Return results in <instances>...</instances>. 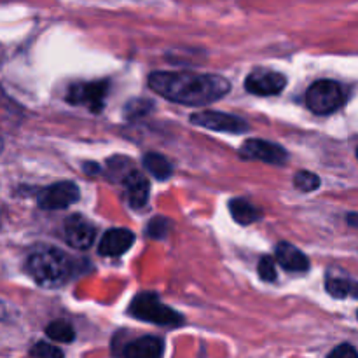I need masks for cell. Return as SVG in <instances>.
I'll return each instance as SVG.
<instances>
[{"instance_id":"cell-1","label":"cell","mask_w":358,"mask_h":358,"mask_svg":"<svg viewBox=\"0 0 358 358\" xmlns=\"http://www.w3.org/2000/svg\"><path fill=\"white\" fill-rule=\"evenodd\" d=\"M149 86L166 100L189 107L210 105L231 91L229 80L224 77L192 72H154Z\"/></svg>"},{"instance_id":"cell-2","label":"cell","mask_w":358,"mask_h":358,"mask_svg":"<svg viewBox=\"0 0 358 358\" xmlns=\"http://www.w3.org/2000/svg\"><path fill=\"white\" fill-rule=\"evenodd\" d=\"M27 269L38 285L45 289H55L69 280L72 261L58 248L44 247L28 257Z\"/></svg>"},{"instance_id":"cell-3","label":"cell","mask_w":358,"mask_h":358,"mask_svg":"<svg viewBox=\"0 0 358 358\" xmlns=\"http://www.w3.org/2000/svg\"><path fill=\"white\" fill-rule=\"evenodd\" d=\"M129 315L142 322L161 325V327H177L182 324V315L163 304L152 292L138 294L129 304Z\"/></svg>"},{"instance_id":"cell-4","label":"cell","mask_w":358,"mask_h":358,"mask_svg":"<svg viewBox=\"0 0 358 358\" xmlns=\"http://www.w3.org/2000/svg\"><path fill=\"white\" fill-rule=\"evenodd\" d=\"M345 103L343 87L336 80H317L306 91V107L318 115H327Z\"/></svg>"},{"instance_id":"cell-5","label":"cell","mask_w":358,"mask_h":358,"mask_svg":"<svg viewBox=\"0 0 358 358\" xmlns=\"http://www.w3.org/2000/svg\"><path fill=\"white\" fill-rule=\"evenodd\" d=\"M108 91V80H93V83L72 84L66 93V101L72 105H84L93 114L103 108L105 96Z\"/></svg>"},{"instance_id":"cell-6","label":"cell","mask_w":358,"mask_h":358,"mask_svg":"<svg viewBox=\"0 0 358 358\" xmlns=\"http://www.w3.org/2000/svg\"><path fill=\"white\" fill-rule=\"evenodd\" d=\"M192 124L199 126V128L212 129V131L220 133H247L250 129L247 121L233 114H226V112H198V114L191 115Z\"/></svg>"},{"instance_id":"cell-7","label":"cell","mask_w":358,"mask_h":358,"mask_svg":"<svg viewBox=\"0 0 358 358\" xmlns=\"http://www.w3.org/2000/svg\"><path fill=\"white\" fill-rule=\"evenodd\" d=\"M80 191L73 182H58V184H52L49 187H45L44 191H41L38 194L37 203L42 210H63L72 206L73 203L79 201Z\"/></svg>"},{"instance_id":"cell-8","label":"cell","mask_w":358,"mask_h":358,"mask_svg":"<svg viewBox=\"0 0 358 358\" xmlns=\"http://www.w3.org/2000/svg\"><path fill=\"white\" fill-rule=\"evenodd\" d=\"M240 157L243 159H254V161H264L269 164H283L289 159V154L278 143L268 142V140H247L243 145L240 147Z\"/></svg>"},{"instance_id":"cell-9","label":"cell","mask_w":358,"mask_h":358,"mask_svg":"<svg viewBox=\"0 0 358 358\" xmlns=\"http://www.w3.org/2000/svg\"><path fill=\"white\" fill-rule=\"evenodd\" d=\"M287 86V77L273 70H254L245 79V87L248 93L259 94V96H273L280 94Z\"/></svg>"},{"instance_id":"cell-10","label":"cell","mask_w":358,"mask_h":358,"mask_svg":"<svg viewBox=\"0 0 358 358\" xmlns=\"http://www.w3.org/2000/svg\"><path fill=\"white\" fill-rule=\"evenodd\" d=\"M65 240L76 250H87L94 243L96 229L93 224L83 215H70L65 220Z\"/></svg>"},{"instance_id":"cell-11","label":"cell","mask_w":358,"mask_h":358,"mask_svg":"<svg viewBox=\"0 0 358 358\" xmlns=\"http://www.w3.org/2000/svg\"><path fill=\"white\" fill-rule=\"evenodd\" d=\"M133 243H135V233L115 227L103 234L98 245V254L103 257H119V255H124L133 247Z\"/></svg>"},{"instance_id":"cell-12","label":"cell","mask_w":358,"mask_h":358,"mask_svg":"<svg viewBox=\"0 0 358 358\" xmlns=\"http://www.w3.org/2000/svg\"><path fill=\"white\" fill-rule=\"evenodd\" d=\"M163 339L154 338V336H143V338L128 343L122 352L124 358H163Z\"/></svg>"},{"instance_id":"cell-13","label":"cell","mask_w":358,"mask_h":358,"mask_svg":"<svg viewBox=\"0 0 358 358\" xmlns=\"http://www.w3.org/2000/svg\"><path fill=\"white\" fill-rule=\"evenodd\" d=\"M276 259H278L280 266L287 271L304 273L310 269V259L299 248L290 243H280L276 247Z\"/></svg>"},{"instance_id":"cell-14","label":"cell","mask_w":358,"mask_h":358,"mask_svg":"<svg viewBox=\"0 0 358 358\" xmlns=\"http://www.w3.org/2000/svg\"><path fill=\"white\" fill-rule=\"evenodd\" d=\"M124 185L126 191H128V199L129 205L133 208H142L149 201V192H150V184L142 173L138 171H131L129 175L124 177Z\"/></svg>"},{"instance_id":"cell-15","label":"cell","mask_w":358,"mask_h":358,"mask_svg":"<svg viewBox=\"0 0 358 358\" xmlns=\"http://www.w3.org/2000/svg\"><path fill=\"white\" fill-rule=\"evenodd\" d=\"M229 212L231 215H233V219L236 220L238 224H241V226H248V224L257 222V220L262 217V213L259 212L254 205H250L247 199H241V198L231 199Z\"/></svg>"},{"instance_id":"cell-16","label":"cell","mask_w":358,"mask_h":358,"mask_svg":"<svg viewBox=\"0 0 358 358\" xmlns=\"http://www.w3.org/2000/svg\"><path fill=\"white\" fill-rule=\"evenodd\" d=\"M143 166H145L147 171H149L154 178H157V180H166V178H170L171 173H173V168H171L170 161L156 152H149L143 156Z\"/></svg>"},{"instance_id":"cell-17","label":"cell","mask_w":358,"mask_h":358,"mask_svg":"<svg viewBox=\"0 0 358 358\" xmlns=\"http://www.w3.org/2000/svg\"><path fill=\"white\" fill-rule=\"evenodd\" d=\"M325 289L336 299H346V297L358 299V282H352V280L329 278Z\"/></svg>"},{"instance_id":"cell-18","label":"cell","mask_w":358,"mask_h":358,"mask_svg":"<svg viewBox=\"0 0 358 358\" xmlns=\"http://www.w3.org/2000/svg\"><path fill=\"white\" fill-rule=\"evenodd\" d=\"M45 336L52 341L58 343H72L76 339V331H73L72 325L69 322L56 320L45 327Z\"/></svg>"},{"instance_id":"cell-19","label":"cell","mask_w":358,"mask_h":358,"mask_svg":"<svg viewBox=\"0 0 358 358\" xmlns=\"http://www.w3.org/2000/svg\"><path fill=\"white\" fill-rule=\"evenodd\" d=\"M320 178L311 171H297L294 177V185L303 192H313L320 187Z\"/></svg>"},{"instance_id":"cell-20","label":"cell","mask_w":358,"mask_h":358,"mask_svg":"<svg viewBox=\"0 0 358 358\" xmlns=\"http://www.w3.org/2000/svg\"><path fill=\"white\" fill-rule=\"evenodd\" d=\"M170 229V220L164 217H154L149 224H147V236L154 238V240H163Z\"/></svg>"},{"instance_id":"cell-21","label":"cell","mask_w":358,"mask_h":358,"mask_svg":"<svg viewBox=\"0 0 358 358\" xmlns=\"http://www.w3.org/2000/svg\"><path fill=\"white\" fill-rule=\"evenodd\" d=\"M30 355L34 358H65L63 357L62 350L44 341L34 345V348L30 350Z\"/></svg>"},{"instance_id":"cell-22","label":"cell","mask_w":358,"mask_h":358,"mask_svg":"<svg viewBox=\"0 0 358 358\" xmlns=\"http://www.w3.org/2000/svg\"><path fill=\"white\" fill-rule=\"evenodd\" d=\"M257 273L259 276H261V280H264V282H275L276 280V266H275V261H273L271 257H262L261 261H259V266H257Z\"/></svg>"},{"instance_id":"cell-23","label":"cell","mask_w":358,"mask_h":358,"mask_svg":"<svg viewBox=\"0 0 358 358\" xmlns=\"http://www.w3.org/2000/svg\"><path fill=\"white\" fill-rule=\"evenodd\" d=\"M327 358H358V352L352 345H339L329 353Z\"/></svg>"},{"instance_id":"cell-24","label":"cell","mask_w":358,"mask_h":358,"mask_svg":"<svg viewBox=\"0 0 358 358\" xmlns=\"http://www.w3.org/2000/svg\"><path fill=\"white\" fill-rule=\"evenodd\" d=\"M84 171H87V173H98L100 166L96 163H84Z\"/></svg>"},{"instance_id":"cell-25","label":"cell","mask_w":358,"mask_h":358,"mask_svg":"<svg viewBox=\"0 0 358 358\" xmlns=\"http://www.w3.org/2000/svg\"><path fill=\"white\" fill-rule=\"evenodd\" d=\"M346 220H348L350 226H358V215H348Z\"/></svg>"},{"instance_id":"cell-26","label":"cell","mask_w":358,"mask_h":358,"mask_svg":"<svg viewBox=\"0 0 358 358\" xmlns=\"http://www.w3.org/2000/svg\"><path fill=\"white\" fill-rule=\"evenodd\" d=\"M2 149H3V143H2V138H0V152H2Z\"/></svg>"},{"instance_id":"cell-27","label":"cell","mask_w":358,"mask_h":358,"mask_svg":"<svg viewBox=\"0 0 358 358\" xmlns=\"http://www.w3.org/2000/svg\"><path fill=\"white\" fill-rule=\"evenodd\" d=\"M357 157H358V149H357Z\"/></svg>"}]
</instances>
